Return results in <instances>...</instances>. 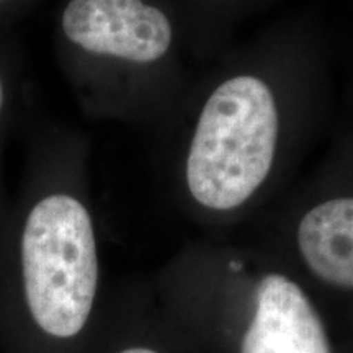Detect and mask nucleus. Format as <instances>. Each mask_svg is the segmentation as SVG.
<instances>
[{
  "instance_id": "obj_1",
  "label": "nucleus",
  "mask_w": 353,
  "mask_h": 353,
  "mask_svg": "<svg viewBox=\"0 0 353 353\" xmlns=\"http://www.w3.org/2000/svg\"><path fill=\"white\" fill-rule=\"evenodd\" d=\"M51 141L28 145L23 176L0 229V350L74 353L100 285L90 210L70 188Z\"/></svg>"
},
{
  "instance_id": "obj_2",
  "label": "nucleus",
  "mask_w": 353,
  "mask_h": 353,
  "mask_svg": "<svg viewBox=\"0 0 353 353\" xmlns=\"http://www.w3.org/2000/svg\"><path fill=\"white\" fill-rule=\"evenodd\" d=\"M278 139L275 99L265 82L239 76L206 101L187 161L190 192L206 208L241 206L265 182Z\"/></svg>"
},
{
  "instance_id": "obj_3",
  "label": "nucleus",
  "mask_w": 353,
  "mask_h": 353,
  "mask_svg": "<svg viewBox=\"0 0 353 353\" xmlns=\"http://www.w3.org/2000/svg\"><path fill=\"white\" fill-rule=\"evenodd\" d=\"M59 33L82 63L131 68L156 63L172 43L167 15L144 0H69Z\"/></svg>"
},
{
  "instance_id": "obj_4",
  "label": "nucleus",
  "mask_w": 353,
  "mask_h": 353,
  "mask_svg": "<svg viewBox=\"0 0 353 353\" xmlns=\"http://www.w3.org/2000/svg\"><path fill=\"white\" fill-rule=\"evenodd\" d=\"M241 353H330L324 324L298 283L278 273L262 278Z\"/></svg>"
},
{
  "instance_id": "obj_5",
  "label": "nucleus",
  "mask_w": 353,
  "mask_h": 353,
  "mask_svg": "<svg viewBox=\"0 0 353 353\" xmlns=\"http://www.w3.org/2000/svg\"><path fill=\"white\" fill-rule=\"evenodd\" d=\"M298 245L316 276L339 288H353V198L317 205L299 223Z\"/></svg>"
},
{
  "instance_id": "obj_6",
  "label": "nucleus",
  "mask_w": 353,
  "mask_h": 353,
  "mask_svg": "<svg viewBox=\"0 0 353 353\" xmlns=\"http://www.w3.org/2000/svg\"><path fill=\"white\" fill-rule=\"evenodd\" d=\"M25 95L23 61L17 46L0 41V229L6 223L12 198L3 180V152Z\"/></svg>"
},
{
  "instance_id": "obj_7",
  "label": "nucleus",
  "mask_w": 353,
  "mask_h": 353,
  "mask_svg": "<svg viewBox=\"0 0 353 353\" xmlns=\"http://www.w3.org/2000/svg\"><path fill=\"white\" fill-rule=\"evenodd\" d=\"M112 353H159V352L148 345H143V343H125V345L114 348Z\"/></svg>"
},
{
  "instance_id": "obj_8",
  "label": "nucleus",
  "mask_w": 353,
  "mask_h": 353,
  "mask_svg": "<svg viewBox=\"0 0 353 353\" xmlns=\"http://www.w3.org/2000/svg\"><path fill=\"white\" fill-rule=\"evenodd\" d=\"M13 2H15V0H0V10H2V8L10 7Z\"/></svg>"
},
{
  "instance_id": "obj_9",
  "label": "nucleus",
  "mask_w": 353,
  "mask_h": 353,
  "mask_svg": "<svg viewBox=\"0 0 353 353\" xmlns=\"http://www.w3.org/2000/svg\"><path fill=\"white\" fill-rule=\"evenodd\" d=\"M0 353H2V350H0Z\"/></svg>"
}]
</instances>
